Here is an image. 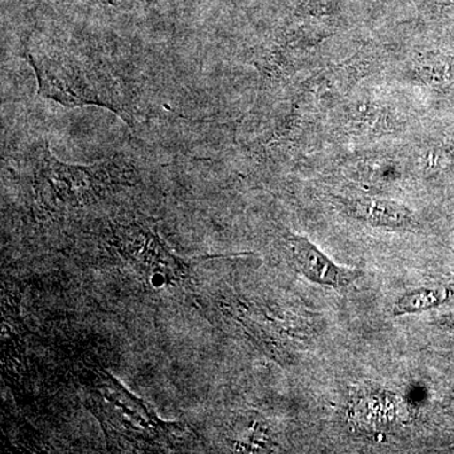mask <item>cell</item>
Returning <instances> with one entry per match:
<instances>
[{"instance_id": "1", "label": "cell", "mask_w": 454, "mask_h": 454, "mask_svg": "<svg viewBox=\"0 0 454 454\" xmlns=\"http://www.w3.org/2000/svg\"><path fill=\"white\" fill-rule=\"evenodd\" d=\"M106 166L79 167L44 158L37 172L38 197L53 210L77 207L95 201L114 184Z\"/></svg>"}, {"instance_id": "2", "label": "cell", "mask_w": 454, "mask_h": 454, "mask_svg": "<svg viewBox=\"0 0 454 454\" xmlns=\"http://www.w3.org/2000/svg\"><path fill=\"white\" fill-rule=\"evenodd\" d=\"M98 417L118 437L128 442L158 444L166 441L169 424L160 422L140 400L131 396L110 376L104 375L97 384Z\"/></svg>"}, {"instance_id": "3", "label": "cell", "mask_w": 454, "mask_h": 454, "mask_svg": "<svg viewBox=\"0 0 454 454\" xmlns=\"http://www.w3.org/2000/svg\"><path fill=\"white\" fill-rule=\"evenodd\" d=\"M116 236V247L131 267L154 286H177L190 278L186 260L170 253L160 236L145 226L130 225Z\"/></svg>"}, {"instance_id": "4", "label": "cell", "mask_w": 454, "mask_h": 454, "mask_svg": "<svg viewBox=\"0 0 454 454\" xmlns=\"http://www.w3.org/2000/svg\"><path fill=\"white\" fill-rule=\"evenodd\" d=\"M288 243L293 260L310 282L340 289L356 282L363 276V271L357 269L337 265L303 236H291Z\"/></svg>"}, {"instance_id": "5", "label": "cell", "mask_w": 454, "mask_h": 454, "mask_svg": "<svg viewBox=\"0 0 454 454\" xmlns=\"http://www.w3.org/2000/svg\"><path fill=\"white\" fill-rule=\"evenodd\" d=\"M352 216L372 226L408 229L413 226V214L405 207L387 200L364 199L351 202Z\"/></svg>"}, {"instance_id": "6", "label": "cell", "mask_w": 454, "mask_h": 454, "mask_svg": "<svg viewBox=\"0 0 454 454\" xmlns=\"http://www.w3.org/2000/svg\"><path fill=\"white\" fill-rule=\"evenodd\" d=\"M452 295L450 289H417L405 293L399 301H396L393 309L394 316L413 315V313L423 312L444 301Z\"/></svg>"}, {"instance_id": "7", "label": "cell", "mask_w": 454, "mask_h": 454, "mask_svg": "<svg viewBox=\"0 0 454 454\" xmlns=\"http://www.w3.org/2000/svg\"><path fill=\"white\" fill-rule=\"evenodd\" d=\"M441 2L444 3V4L454 5V0H441Z\"/></svg>"}]
</instances>
